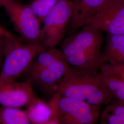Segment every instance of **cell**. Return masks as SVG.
Wrapping results in <instances>:
<instances>
[{
	"mask_svg": "<svg viewBox=\"0 0 124 124\" xmlns=\"http://www.w3.org/2000/svg\"><path fill=\"white\" fill-rule=\"evenodd\" d=\"M100 117V123L124 124V102L111 101L106 105Z\"/></svg>",
	"mask_w": 124,
	"mask_h": 124,
	"instance_id": "5bb4252c",
	"label": "cell"
},
{
	"mask_svg": "<svg viewBox=\"0 0 124 124\" xmlns=\"http://www.w3.org/2000/svg\"><path fill=\"white\" fill-rule=\"evenodd\" d=\"M73 8L71 0H60L45 17L41 27L40 44L45 49L54 48L67 32Z\"/></svg>",
	"mask_w": 124,
	"mask_h": 124,
	"instance_id": "5b68a950",
	"label": "cell"
},
{
	"mask_svg": "<svg viewBox=\"0 0 124 124\" xmlns=\"http://www.w3.org/2000/svg\"><path fill=\"white\" fill-rule=\"evenodd\" d=\"M87 24L107 35H124V0H105Z\"/></svg>",
	"mask_w": 124,
	"mask_h": 124,
	"instance_id": "ba28073f",
	"label": "cell"
},
{
	"mask_svg": "<svg viewBox=\"0 0 124 124\" xmlns=\"http://www.w3.org/2000/svg\"><path fill=\"white\" fill-rule=\"evenodd\" d=\"M112 101L124 102V80L120 88L114 95Z\"/></svg>",
	"mask_w": 124,
	"mask_h": 124,
	"instance_id": "ac0fdd59",
	"label": "cell"
},
{
	"mask_svg": "<svg viewBox=\"0 0 124 124\" xmlns=\"http://www.w3.org/2000/svg\"><path fill=\"white\" fill-rule=\"evenodd\" d=\"M100 124H102V123H100Z\"/></svg>",
	"mask_w": 124,
	"mask_h": 124,
	"instance_id": "7402d4cb",
	"label": "cell"
},
{
	"mask_svg": "<svg viewBox=\"0 0 124 124\" xmlns=\"http://www.w3.org/2000/svg\"><path fill=\"white\" fill-rule=\"evenodd\" d=\"M70 67L60 50L45 49L32 62L26 72L27 80L43 93L53 97Z\"/></svg>",
	"mask_w": 124,
	"mask_h": 124,
	"instance_id": "3957f363",
	"label": "cell"
},
{
	"mask_svg": "<svg viewBox=\"0 0 124 124\" xmlns=\"http://www.w3.org/2000/svg\"><path fill=\"white\" fill-rule=\"evenodd\" d=\"M105 1V0H73V11L67 30L68 36L75 34L86 25L97 13Z\"/></svg>",
	"mask_w": 124,
	"mask_h": 124,
	"instance_id": "30bf717a",
	"label": "cell"
},
{
	"mask_svg": "<svg viewBox=\"0 0 124 124\" xmlns=\"http://www.w3.org/2000/svg\"></svg>",
	"mask_w": 124,
	"mask_h": 124,
	"instance_id": "603a6c76",
	"label": "cell"
},
{
	"mask_svg": "<svg viewBox=\"0 0 124 124\" xmlns=\"http://www.w3.org/2000/svg\"><path fill=\"white\" fill-rule=\"evenodd\" d=\"M102 58L103 64H124V35H107Z\"/></svg>",
	"mask_w": 124,
	"mask_h": 124,
	"instance_id": "4fadbf2b",
	"label": "cell"
},
{
	"mask_svg": "<svg viewBox=\"0 0 124 124\" xmlns=\"http://www.w3.org/2000/svg\"><path fill=\"white\" fill-rule=\"evenodd\" d=\"M44 50L41 44L26 43L18 36L6 37L0 83L17 80L26 72L37 55Z\"/></svg>",
	"mask_w": 124,
	"mask_h": 124,
	"instance_id": "277c9868",
	"label": "cell"
},
{
	"mask_svg": "<svg viewBox=\"0 0 124 124\" xmlns=\"http://www.w3.org/2000/svg\"><path fill=\"white\" fill-rule=\"evenodd\" d=\"M60 0H33L29 4L42 23L45 17Z\"/></svg>",
	"mask_w": 124,
	"mask_h": 124,
	"instance_id": "2e32d148",
	"label": "cell"
},
{
	"mask_svg": "<svg viewBox=\"0 0 124 124\" xmlns=\"http://www.w3.org/2000/svg\"><path fill=\"white\" fill-rule=\"evenodd\" d=\"M58 109L60 124H96L101 116L99 107L60 96Z\"/></svg>",
	"mask_w": 124,
	"mask_h": 124,
	"instance_id": "52a82bcc",
	"label": "cell"
},
{
	"mask_svg": "<svg viewBox=\"0 0 124 124\" xmlns=\"http://www.w3.org/2000/svg\"><path fill=\"white\" fill-rule=\"evenodd\" d=\"M2 7L23 41L30 44L40 43L41 22L29 4L13 0L5 2Z\"/></svg>",
	"mask_w": 124,
	"mask_h": 124,
	"instance_id": "8992f818",
	"label": "cell"
},
{
	"mask_svg": "<svg viewBox=\"0 0 124 124\" xmlns=\"http://www.w3.org/2000/svg\"><path fill=\"white\" fill-rule=\"evenodd\" d=\"M31 83L16 80L0 83V105L20 108L26 107L35 98Z\"/></svg>",
	"mask_w": 124,
	"mask_h": 124,
	"instance_id": "9c48e42d",
	"label": "cell"
},
{
	"mask_svg": "<svg viewBox=\"0 0 124 124\" xmlns=\"http://www.w3.org/2000/svg\"><path fill=\"white\" fill-rule=\"evenodd\" d=\"M57 94L99 107L112 101L99 71L71 66L59 85Z\"/></svg>",
	"mask_w": 124,
	"mask_h": 124,
	"instance_id": "7a4b0ae2",
	"label": "cell"
},
{
	"mask_svg": "<svg viewBox=\"0 0 124 124\" xmlns=\"http://www.w3.org/2000/svg\"><path fill=\"white\" fill-rule=\"evenodd\" d=\"M58 98H59V95H58V98L56 100V102H55L54 113L51 118L48 121L41 124H60L58 109Z\"/></svg>",
	"mask_w": 124,
	"mask_h": 124,
	"instance_id": "e0dca14e",
	"label": "cell"
},
{
	"mask_svg": "<svg viewBox=\"0 0 124 124\" xmlns=\"http://www.w3.org/2000/svg\"><path fill=\"white\" fill-rule=\"evenodd\" d=\"M0 124H31L25 110L0 105Z\"/></svg>",
	"mask_w": 124,
	"mask_h": 124,
	"instance_id": "9a60e30c",
	"label": "cell"
},
{
	"mask_svg": "<svg viewBox=\"0 0 124 124\" xmlns=\"http://www.w3.org/2000/svg\"><path fill=\"white\" fill-rule=\"evenodd\" d=\"M99 72L104 85L112 98L124 80V64L105 63Z\"/></svg>",
	"mask_w": 124,
	"mask_h": 124,
	"instance_id": "7c38bea8",
	"label": "cell"
},
{
	"mask_svg": "<svg viewBox=\"0 0 124 124\" xmlns=\"http://www.w3.org/2000/svg\"><path fill=\"white\" fill-rule=\"evenodd\" d=\"M58 97V95H55L48 102L37 96L32 99L25 110L31 124H42L51 118Z\"/></svg>",
	"mask_w": 124,
	"mask_h": 124,
	"instance_id": "8fae6325",
	"label": "cell"
},
{
	"mask_svg": "<svg viewBox=\"0 0 124 124\" xmlns=\"http://www.w3.org/2000/svg\"><path fill=\"white\" fill-rule=\"evenodd\" d=\"M6 37L0 36V72L1 71L3 62V52H4V42Z\"/></svg>",
	"mask_w": 124,
	"mask_h": 124,
	"instance_id": "d6986e66",
	"label": "cell"
},
{
	"mask_svg": "<svg viewBox=\"0 0 124 124\" xmlns=\"http://www.w3.org/2000/svg\"><path fill=\"white\" fill-rule=\"evenodd\" d=\"M0 36L8 37H16L17 36L15 35L13 33L6 29L0 25Z\"/></svg>",
	"mask_w": 124,
	"mask_h": 124,
	"instance_id": "ffe728a7",
	"label": "cell"
},
{
	"mask_svg": "<svg viewBox=\"0 0 124 124\" xmlns=\"http://www.w3.org/2000/svg\"><path fill=\"white\" fill-rule=\"evenodd\" d=\"M13 0H0V8L2 7V5L5 2L10 1H13Z\"/></svg>",
	"mask_w": 124,
	"mask_h": 124,
	"instance_id": "44dd1931",
	"label": "cell"
},
{
	"mask_svg": "<svg viewBox=\"0 0 124 124\" xmlns=\"http://www.w3.org/2000/svg\"><path fill=\"white\" fill-rule=\"evenodd\" d=\"M102 31L86 24L61 42V51L70 66L99 71L102 61Z\"/></svg>",
	"mask_w": 124,
	"mask_h": 124,
	"instance_id": "6da1fadb",
	"label": "cell"
}]
</instances>
